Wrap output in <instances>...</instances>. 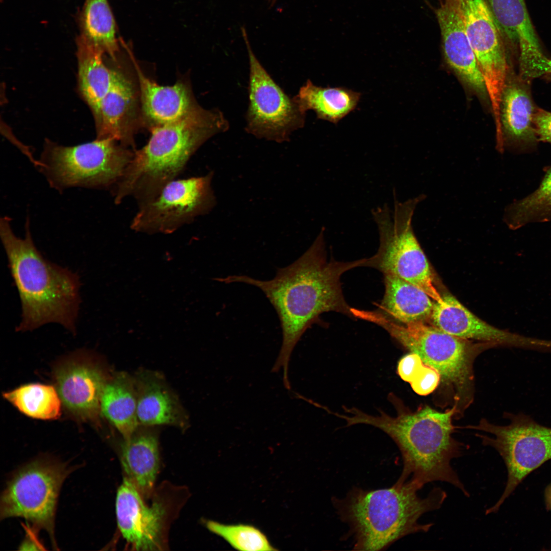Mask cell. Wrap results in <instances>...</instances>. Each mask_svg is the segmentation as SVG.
I'll list each match as a JSON object with an SVG mask.
<instances>
[{"label": "cell", "instance_id": "obj_28", "mask_svg": "<svg viewBox=\"0 0 551 551\" xmlns=\"http://www.w3.org/2000/svg\"><path fill=\"white\" fill-rule=\"evenodd\" d=\"M79 22L80 36L111 60H118L116 24L108 0H85Z\"/></svg>", "mask_w": 551, "mask_h": 551}, {"label": "cell", "instance_id": "obj_1", "mask_svg": "<svg viewBox=\"0 0 551 551\" xmlns=\"http://www.w3.org/2000/svg\"><path fill=\"white\" fill-rule=\"evenodd\" d=\"M366 258L343 262L328 259L322 229L309 249L291 264L279 268L268 281L245 275L216 280L224 283H243L259 288L279 316L282 332L280 352L271 371L283 370V382L291 389L288 368L292 353L306 331L324 312H336L354 317L345 301L341 277L346 271L364 266Z\"/></svg>", "mask_w": 551, "mask_h": 551}, {"label": "cell", "instance_id": "obj_34", "mask_svg": "<svg viewBox=\"0 0 551 551\" xmlns=\"http://www.w3.org/2000/svg\"><path fill=\"white\" fill-rule=\"evenodd\" d=\"M533 120L538 140L551 144V112L535 109Z\"/></svg>", "mask_w": 551, "mask_h": 551}, {"label": "cell", "instance_id": "obj_22", "mask_svg": "<svg viewBox=\"0 0 551 551\" xmlns=\"http://www.w3.org/2000/svg\"><path fill=\"white\" fill-rule=\"evenodd\" d=\"M502 33L518 45L519 64L531 67L545 58L524 0H485Z\"/></svg>", "mask_w": 551, "mask_h": 551}, {"label": "cell", "instance_id": "obj_12", "mask_svg": "<svg viewBox=\"0 0 551 551\" xmlns=\"http://www.w3.org/2000/svg\"><path fill=\"white\" fill-rule=\"evenodd\" d=\"M213 172L173 180L153 199L139 205L131 228L146 233H171L197 216L209 213L216 201L211 187Z\"/></svg>", "mask_w": 551, "mask_h": 551}, {"label": "cell", "instance_id": "obj_37", "mask_svg": "<svg viewBox=\"0 0 551 551\" xmlns=\"http://www.w3.org/2000/svg\"><path fill=\"white\" fill-rule=\"evenodd\" d=\"M267 1L270 6H273L276 2L277 0H267Z\"/></svg>", "mask_w": 551, "mask_h": 551}, {"label": "cell", "instance_id": "obj_26", "mask_svg": "<svg viewBox=\"0 0 551 551\" xmlns=\"http://www.w3.org/2000/svg\"><path fill=\"white\" fill-rule=\"evenodd\" d=\"M76 44L78 91L95 118L111 86L113 69L106 63L104 54L81 36Z\"/></svg>", "mask_w": 551, "mask_h": 551}, {"label": "cell", "instance_id": "obj_14", "mask_svg": "<svg viewBox=\"0 0 551 551\" xmlns=\"http://www.w3.org/2000/svg\"><path fill=\"white\" fill-rule=\"evenodd\" d=\"M137 489L126 478L116 499L118 527L123 538L137 550H160L166 547L167 528L173 503L168 495L158 493L146 506Z\"/></svg>", "mask_w": 551, "mask_h": 551}, {"label": "cell", "instance_id": "obj_18", "mask_svg": "<svg viewBox=\"0 0 551 551\" xmlns=\"http://www.w3.org/2000/svg\"><path fill=\"white\" fill-rule=\"evenodd\" d=\"M436 14L448 64L477 92L486 93L483 77L467 34L463 0H438Z\"/></svg>", "mask_w": 551, "mask_h": 551}, {"label": "cell", "instance_id": "obj_20", "mask_svg": "<svg viewBox=\"0 0 551 551\" xmlns=\"http://www.w3.org/2000/svg\"><path fill=\"white\" fill-rule=\"evenodd\" d=\"M137 396V413L140 425H171L185 429L188 415L179 399L163 376L142 369L134 375Z\"/></svg>", "mask_w": 551, "mask_h": 551}, {"label": "cell", "instance_id": "obj_21", "mask_svg": "<svg viewBox=\"0 0 551 551\" xmlns=\"http://www.w3.org/2000/svg\"><path fill=\"white\" fill-rule=\"evenodd\" d=\"M155 427L139 425L123 439L121 461L126 478L144 499L150 498L159 467L158 434Z\"/></svg>", "mask_w": 551, "mask_h": 551}, {"label": "cell", "instance_id": "obj_36", "mask_svg": "<svg viewBox=\"0 0 551 551\" xmlns=\"http://www.w3.org/2000/svg\"><path fill=\"white\" fill-rule=\"evenodd\" d=\"M543 77L545 79L551 81V71L550 72H549L548 73H546L545 75H544L543 76Z\"/></svg>", "mask_w": 551, "mask_h": 551}, {"label": "cell", "instance_id": "obj_4", "mask_svg": "<svg viewBox=\"0 0 551 551\" xmlns=\"http://www.w3.org/2000/svg\"><path fill=\"white\" fill-rule=\"evenodd\" d=\"M229 128L228 120L219 110L199 106L179 120L151 128L147 143L134 151L115 184V203L129 196H134L139 205L152 201L175 179L201 146Z\"/></svg>", "mask_w": 551, "mask_h": 551}, {"label": "cell", "instance_id": "obj_3", "mask_svg": "<svg viewBox=\"0 0 551 551\" xmlns=\"http://www.w3.org/2000/svg\"><path fill=\"white\" fill-rule=\"evenodd\" d=\"M0 235L21 303V319L16 331L56 323L74 333L81 303L78 275L42 255L34 243L28 220L25 236L19 238L9 218H1Z\"/></svg>", "mask_w": 551, "mask_h": 551}, {"label": "cell", "instance_id": "obj_5", "mask_svg": "<svg viewBox=\"0 0 551 551\" xmlns=\"http://www.w3.org/2000/svg\"><path fill=\"white\" fill-rule=\"evenodd\" d=\"M420 489L410 480L397 481L387 488H355L343 499L334 500L338 514L354 536V549L379 550L406 535L429 531L433 523H420V517L439 509L447 495L434 487L421 498L417 493Z\"/></svg>", "mask_w": 551, "mask_h": 551}, {"label": "cell", "instance_id": "obj_24", "mask_svg": "<svg viewBox=\"0 0 551 551\" xmlns=\"http://www.w3.org/2000/svg\"><path fill=\"white\" fill-rule=\"evenodd\" d=\"M134 376L121 371L110 375L104 388L101 412L122 435L129 438L139 427Z\"/></svg>", "mask_w": 551, "mask_h": 551}, {"label": "cell", "instance_id": "obj_11", "mask_svg": "<svg viewBox=\"0 0 551 551\" xmlns=\"http://www.w3.org/2000/svg\"><path fill=\"white\" fill-rule=\"evenodd\" d=\"M69 472L65 464L45 458L22 467L9 480L2 495L1 518H23L52 538L58 495Z\"/></svg>", "mask_w": 551, "mask_h": 551}, {"label": "cell", "instance_id": "obj_35", "mask_svg": "<svg viewBox=\"0 0 551 551\" xmlns=\"http://www.w3.org/2000/svg\"><path fill=\"white\" fill-rule=\"evenodd\" d=\"M544 497L546 507L548 510L551 511V483L545 489Z\"/></svg>", "mask_w": 551, "mask_h": 551}, {"label": "cell", "instance_id": "obj_2", "mask_svg": "<svg viewBox=\"0 0 551 551\" xmlns=\"http://www.w3.org/2000/svg\"><path fill=\"white\" fill-rule=\"evenodd\" d=\"M389 399L397 411L395 416L383 411L375 416L355 408L344 407V414L335 415L345 420L347 425L368 424L386 433L395 442L401 453L403 468L397 480H410L421 489L428 483H449L466 496L469 494L451 465V461L462 455V445L452 434V419L456 414L455 406L444 412L424 406L414 412L406 409L393 394Z\"/></svg>", "mask_w": 551, "mask_h": 551}, {"label": "cell", "instance_id": "obj_31", "mask_svg": "<svg viewBox=\"0 0 551 551\" xmlns=\"http://www.w3.org/2000/svg\"><path fill=\"white\" fill-rule=\"evenodd\" d=\"M206 527L220 536L233 548L239 550H276L266 536L258 528L247 524H227L208 520Z\"/></svg>", "mask_w": 551, "mask_h": 551}, {"label": "cell", "instance_id": "obj_33", "mask_svg": "<svg viewBox=\"0 0 551 551\" xmlns=\"http://www.w3.org/2000/svg\"><path fill=\"white\" fill-rule=\"evenodd\" d=\"M424 363L417 354L410 352L399 360L397 371L400 378L410 384L419 373Z\"/></svg>", "mask_w": 551, "mask_h": 551}, {"label": "cell", "instance_id": "obj_10", "mask_svg": "<svg viewBox=\"0 0 551 551\" xmlns=\"http://www.w3.org/2000/svg\"><path fill=\"white\" fill-rule=\"evenodd\" d=\"M249 62L248 105L245 130L259 139L278 143L304 126L306 113L274 81L256 57L245 28H241Z\"/></svg>", "mask_w": 551, "mask_h": 551}, {"label": "cell", "instance_id": "obj_17", "mask_svg": "<svg viewBox=\"0 0 551 551\" xmlns=\"http://www.w3.org/2000/svg\"><path fill=\"white\" fill-rule=\"evenodd\" d=\"M111 66V86L101 102L97 115L94 118L98 139L110 138L122 145L134 147L133 135L139 115L137 91L134 82L118 65Z\"/></svg>", "mask_w": 551, "mask_h": 551}, {"label": "cell", "instance_id": "obj_13", "mask_svg": "<svg viewBox=\"0 0 551 551\" xmlns=\"http://www.w3.org/2000/svg\"><path fill=\"white\" fill-rule=\"evenodd\" d=\"M467 34L483 77L494 120L500 119L509 67L502 33L485 0H463Z\"/></svg>", "mask_w": 551, "mask_h": 551}, {"label": "cell", "instance_id": "obj_23", "mask_svg": "<svg viewBox=\"0 0 551 551\" xmlns=\"http://www.w3.org/2000/svg\"><path fill=\"white\" fill-rule=\"evenodd\" d=\"M528 83L518 77L507 78L501 99L500 120L504 142L518 147L534 145L538 140L533 124L535 112Z\"/></svg>", "mask_w": 551, "mask_h": 551}, {"label": "cell", "instance_id": "obj_6", "mask_svg": "<svg viewBox=\"0 0 551 551\" xmlns=\"http://www.w3.org/2000/svg\"><path fill=\"white\" fill-rule=\"evenodd\" d=\"M358 316L384 328L404 347L419 355L425 364L436 369L440 375V383L453 394L457 412L470 404L472 398L473 362L484 348L493 347L491 345L473 344L469 340L453 336L425 322L403 324L379 310H360Z\"/></svg>", "mask_w": 551, "mask_h": 551}, {"label": "cell", "instance_id": "obj_27", "mask_svg": "<svg viewBox=\"0 0 551 551\" xmlns=\"http://www.w3.org/2000/svg\"><path fill=\"white\" fill-rule=\"evenodd\" d=\"M361 96L344 87H323L308 80L294 97L305 113L313 110L318 119L336 124L355 109Z\"/></svg>", "mask_w": 551, "mask_h": 551}, {"label": "cell", "instance_id": "obj_30", "mask_svg": "<svg viewBox=\"0 0 551 551\" xmlns=\"http://www.w3.org/2000/svg\"><path fill=\"white\" fill-rule=\"evenodd\" d=\"M504 219L509 228L513 230L529 223L551 219V168L534 192L507 208Z\"/></svg>", "mask_w": 551, "mask_h": 551}, {"label": "cell", "instance_id": "obj_8", "mask_svg": "<svg viewBox=\"0 0 551 551\" xmlns=\"http://www.w3.org/2000/svg\"><path fill=\"white\" fill-rule=\"evenodd\" d=\"M134 154V151L110 138H96L74 146L48 140L38 167L57 190L105 188L118 182Z\"/></svg>", "mask_w": 551, "mask_h": 551}, {"label": "cell", "instance_id": "obj_19", "mask_svg": "<svg viewBox=\"0 0 551 551\" xmlns=\"http://www.w3.org/2000/svg\"><path fill=\"white\" fill-rule=\"evenodd\" d=\"M128 52L138 82L141 119L150 129L179 120L199 106L186 83L158 85L144 74L131 51Z\"/></svg>", "mask_w": 551, "mask_h": 551}, {"label": "cell", "instance_id": "obj_15", "mask_svg": "<svg viewBox=\"0 0 551 551\" xmlns=\"http://www.w3.org/2000/svg\"><path fill=\"white\" fill-rule=\"evenodd\" d=\"M443 303L436 302L431 324L453 336L475 340L493 347H509L551 354V340L534 338L499 329L484 321L454 296L445 294Z\"/></svg>", "mask_w": 551, "mask_h": 551}, {"label": "cell", "instance_id": "obj_16", "mask_svg": "<svg viewBox=\"0 0 551 551\" xmlns=\"http://www.w3.org/2000/svg\"><path fill=\"white\" fill-rule=\"evenodd\" d=\"M93 359L86 354H77L55 371L61 401L71 414L82 420H97L103 391L110 377Z\"/></svg>", "mask_w": 551, "mask_h": 551}, {"label": "cell", "instance_id": "obj_7", "mask_svg": "<svg viewBox=\"0 0 551 551\" xmlns=\"http://www.w3.org/2000/svg\"><path fill=\"white\" fill-rule=\"evenodd\" d=\"M424 197L421 195L404 202L395 199L392 211L387 205L373 210L380 244L376 254L366 258L365 266L375 268L384 275L398 277L418 287L435 301L442 303V296L435 287L429 263L412 228L414 210Z\"/></svg>", "mask_w": 551, "mask_h": 551}, {"label": "cell", "instance_id": "obj_32", "mask_svg": "<svg viewBox=\"0 0 551 551\" xmlns=\"http://www.w3.org/2000/svg\"><path fill=\"white\" fill-rule=\"evenodd\" d=\"M440 375L434 368L425 364L417 374L415 379L410 383L414 392L421 395H427L434 391L440 385Z\"/></svg>", "mask_w": 551, "mask_h": 551}, {"label": "cell", "instance_id": "obj_25", "mask_svg": "<svg viewBox=\"0 0 551 551\" xmlns=\"http://www.w3.org/2000/svg\"><path fill=\"white\" fill-rule=\"evenodd\" d=\"M385 292L379 310L403 324L430 320L434 303L424 291L390 274H384Z\"/></svg>", "mask_w": 551, "mask_h": 551}, {"label": "cell", "instance_id": "obj_9", "mask_svg": "<svg viewBox=\"0 0 551 551\" xmlns=\"http://www.w3.org/2000/svg\"><path fill=\"white\" fill-rule=\"evenodd\" d=\"M506 425H500L481 420L468 429L482 431L490 436L478 434L485 445L499 453L508 472L502 496L486 514L495 513L520 483L532 472L551 459V427L545 426L522 412L506 413Z\"/></svg>", "mask_w": 551, "mask_h": 551}, {"label": "cell", "instance_id": "obj_29", "mask_svg": "<svg viewBox=\"0 0 551 551\" xmlns=\"http://www.w3.org/2000/svg\"><path fill=\"white\" fill-rule=\"evenodd\" d=\"M4 398L20 412L33 418L57 419L61 414V398L49 385L31 383L3 394Z\"/></svg>", "mask_w": 551, "mask_h": 551}]
</instances>
